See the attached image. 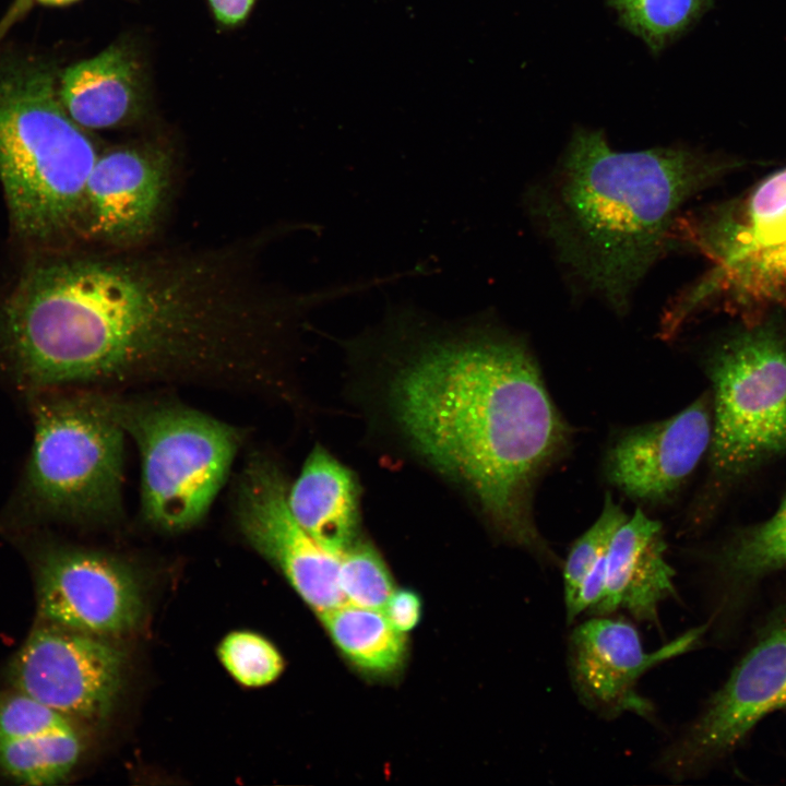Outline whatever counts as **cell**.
<instances>
[{
	"label": "cell",
	"mask_w": 786,
	"mask_h": 786,
	"mask_svg": "<svg viewBox=\"0 0 786 786\" xmlns=\"http://www.w3.org/2000/svg\"><path fill=\"white\" fill-rule=\"evenodd\" d=\"M320 618L334 644L359 669L390 674L402 666L405 639L381 609L345 603Z\"/></svg>",
	"instance_id": "obj_20"
},
{
	"label": "cell",
	"mask_w": 786,
	"mask_h": 786,
	"mask_svg": "<svg viewBox=\"0 0 786 786\" xmlns=\"http://www.w3.org/2000/svg\"><path fill=\"white\" fill-rule=\"evenodd\" d=\"M288 486L275 461L253 454L237 485L236 519L247 541L320 616L346 603L338 582L341 555L324 549L296 522Z\"/></svg>",
	"instance_id": "obj_9"
},
{
	"label": "cell",
	"mask_w": 786,
	"mask_h": 786,
	"mask_svg": "<svg viewBox=\"0 0 786 786\" xmlns=\"http://www.w3.org/2000/svg\"><path fill=\"white\" fill-rule=\"evenodd\" d=\"M95 145L56 97L44 64L0 69V180L17 231L58 236L82 221Z\"/></svg>",
	"instance_id": "obj_4"
},
{
	"label": "cell",
	"mask_w": 786,
	"mask_h": 786,
	"mask_svg": "<svg viewBox=\"0 0 786 786\" xmlns=\"http://www.w3.org/2000/svg\"><path fill=\"white\" fill-rule=\"evenodd\" d=\"M712 438V398L703 395L676 415L630 428L605 458L609 483L631 499L670 500L693 473Z\"/></svg>",
	"instance_id": "obj_13"
},
{
	"label": "cell",
	"mask_w": 786,
	"mask_h": 786,
	"mask_svg": "<svg viewBox=\"0 0 786 786\" xmlns=\"http://www.w3.org/2000/svg\"><path fill=\"white\" fill-rule=\"evenodd\" d=\"M342 344L378 440L443 480L499 540L552 562L533 498L571 429L526 342L489 314L445 321L394 305Z\"/></svg>",
	"instance_id": "obj_2"
},
{
	"label": "cell",
	"mask_w": 786,
	"mask_h": 786,
	"mask_svg": "<svg viewBox=\"0 0 786 786\" xmlns=\"http://www.w3.org/2000/svg\"><path fill=\"white\" fill-rule=\"evenodd\" d=\"M170 175V157L155 146H121L98 155L82 216L87 234L120 247L145 239L162 213Z\"/></svg>",
	"instance_id": "obj_14"
},
{
	"label": "cell",
	"mask_w": 786,
	"mask_h": 786,
	"mask_svg": "<svg viewBox=\"0 0 786 786\" xmlns=\"http://www.w3.org/2000/svg\"><path fill=\"white\" fill-rule=\"evenodd\" d=\"M710 568L712 628L722 624L763 577L786 570V498L772 517L715 552Z\"/></svg>",
	"instance_id": "obj_19"
},
{
	"label": "cell",
	"mask_w": 786,
	"mask_h": 786,
	"mask_svg": "<svg viewBox=\"0 0 786 786\" xmlns=\"http://www.w3.org/2000/svg\"><path fill=\"white\" fill-rule=\"evenodd\" d=\"M60 99L81 127L108 129L130 123L144 107L143 72L131 46L115 44L69 68Z\"/></svg>",
	"instance_id": "obj_18"
},
{
	"label": "cell",
	"mask_w": 786,
	"mask_h": 786,
	"mask_svg": "<svg viewBox=\"0 0 786 786\" xmlns=\"http://www.w3.org/2000/svg\"><path fill=\"white\" fill-rule=\"evenodd\" d=\"M69 726L67 716L20 690L0 698V740L38 736Z\"/></svg>",
	"instance_id": "obj_27"
},
{
	"label": "cell",
	"mask_w": 786,
	"mask_h": 786,
	"mask_svg": "<svg viewBox=\"0 0 786 786\" xmlns=\"http://www.w3.org/2000/svg\"><path fill=\"white\" fill-rule=\"evenodd\" d=\"M37 605L50 623L88 633L116 634L142 615L139 584L121 561L92 550L50 547L37 561Z\"/></svg>",
	"instance_id": "obj_12"
},
{
	"label": "cell",
	"mask_w": 786,
	"mask_h": 786,
	"mask_svg": "<svg viewBox=\"0 0 786 786\" xmlns=\"http://www.w3.org/2000/svg\"><path fill=\"white\" fill-rule=\"evenodd\" d=\"M714 394L710 464L733 477L786 449V344L759 323L734 335L710 361Z\"/></svg>",
	"instance_id": "obj_7"
},
{
	"label": "cell",
	"mask_w": 786,
	"mask_h": 786,
	"mask_svg": "<svg viewBox=\"0 0 786 786\" xmlns=\"http://www.w3.org/2000/svg\"><path fill=\"white\" fill-rule=\"evenodd\" d=\"M627 519L622 507L607 495L599 516L572 544L561 567L565 612L574 604L586 576L607 557L615 533Z\"/></svg>",
	"instance_id": "obj_25"
},
{
	"label": "cell",
	"mask_w": 786,
	"mask_h": 786,
	"mask_svg": "<svg viewBox=\"0 0 786 786\" xmlns=\"http://www.w3.org/2000/svg\"><path fill=\"white\" fill-rule=\"evenodd\" d=\"M243 250L116 253L29 271L7 312L37 385L254 384L298 342L308 302L272 288Z\"/></svg>",
	"instance_id": "obj_1"
},
{
	"label": "cell",
	"mask_w": 786,
	"mask_h": 786,
	"mask_svg": "<svg viewBox=\"0 0 786 786\" xmlns=\"http://www.w3.org/2000/svg\"><path fill=\"white\" fill-rule=\"evenodd\" d=\"M218 654L229 674L247 687H261L274 681L283 671L278 651L264 638L245 631L228 634Z\"/></svg>",
	"instance_id": "obj_26"
},
{
	"label": "cell",
	"mask_w": 786,
	"mask_h": 786,
	"mask_svg": "<svg viewBox=\"0 0 786 786\" xmlns=\"http://www.w3.org/2000/svg\"><path fill=\"white\" fill-rule=\"evenodd\" d=\"M707 631V623H702L647 652L632 622L611 615L592 616L579 623L568 639L567 666L572 689L581 704L602 718L632 713L653 719L654 704L638 691L641 677L692 651Z\"/></svg>",
	"instance_id": "obj_10"
},
{
	"label": "cell",
	"mask_w": 786,
	"mask_h": 786,
	"mask_svg": "<svg viewBox=\"0 0 786 786\" xmlns=\"http://www.w3.org/2000/svg\"><path fill=\"white\" fill-rule=\"evenodd\" d=\"M123 656L88 633L57 624L34 630L10 666L16 690L69 717L99 718L121 686Z\"/></svg>",
	"instance_id": "obj_11"
},
{
	"label": "cell",
	"mask_w": 786,
	"mask_h": 786,
	"mask_svg": "<svg viewBox=\"0 0 786 786\" xmlns=\"http://www.w3.org/2000/svg\"><path fill=\"white\" fill-rule=\"evenodd\" d=\"M81 753L72 726L47 734L0 740V772L17 783L51 785L63 779Z\"/></svg>",
	"instance_id": "obj_21"
},
{
	"label": "cell",
	"mask_w": 786,
	"mask_h": 786,
	"mask_svg": "<svg viewBox=\"0 0 786 786\" xmlns=\"http://www.w3.org/2000/svg\"><path fill=\"white\" fill-rule=\"evenodd\" d=\"M338 582L346 603L366 608H384L394 592L383 558L364 537L341 553Z\"/></svg>",
	"instance_id": "obj_24"
},
{
	"label": "cell",
	"mask_w": 786,
	"mask_h": 786,
	"mask_svg": "<svg viewBox=\"0 0 786 786\" xmlns=\"http://www.w3.org/2000/svg\"><path fill=\"white\" fill-rule=\"evenodd\" d=\"M621 24L654 51L687 29L711 0H607Z\"/></svg>",
	"instance_id": "obj_23"
},
{
	"label": "cell",
	"mask_w": 786,
	"mask_h": 786,
	"mask_svg": "<svg viewBox=\"0 0 786 786\" xmlns=\"http://www.w3.org/2000/svg\"><path fill=\"white\" fill-rule=\"evenodd\" d=\"M97 395L139 449L145 520L166 532L196 525L227 479L240 446L238 430L174 403Z\"/></svg>",
	"instance_id": "obj_6"
},
{
	"label": "cell",
	"mask_w": 786,
	"mask_h": 786,
	"mask_svg": "<svg viewBox=\"0 0 786 786\" xmlns=\"http://www.w3.org/2000/svg\"><path fill=\"white\" fill-rule=\"evenodd\" d=\"M215 19L225 26L240 24L250 13L255 0H209Z\"/></svg>",
	"instance_id": "obj_29"
},
{
	"label": "cell",
	"mask_w": 786,
	"mask_h": 786,
	"mask_svg": "<svg viewBox=\"0 0 786 786\" xmlns=\"http://www.w3.org/2000/svg\"><path fill=\"white\" fill-rule=\"evenodd\" d=\"M383 609L391 624L404 633L418 624L421 616V602L416 593L400 590L391 594Z\"/></svg>",
	"instance_id": "obj_28"
},
{
	"label": "cell",
	"mask_w": 786,
	"mask_h": 786,
	"mask_svg": "<svg viewBox=\"0 0 786 786\" xmlns=\"http://www.w3.org/2000/svg\"><path fill=\"white\" fill-rule=\"evenodd\" d=\"M700 287L706 297L729 293L739 301L786 299V242L752 253L737 263L710 272Z\"/></svg>",
	"instance_id": "obj_22"
},
{
	"label": "cell",
	"mask_w": 786,
	"mask_h": 786,
	"mask_svg": "<svg viewBox=\"0 0 786 786\" xmlns=\"http://www.w3.org/2000/svg\"><path fill=\"white\" fill-rule=\"evenodd\" d=\"M287 504L296 522L333 553L341 555L362 537L358 476L320 443L289 484Z\"/></svg>",
	"instance_id": "obj_17"
},
{
	"label": "cell",
	"mask_w": 786,
	"mask_h": 786,
	"mask_svg": "<svg viewBox=\"0 0 786 786\" xmlns=\"http://www.w3.org/2000/svg\"><path fill=\"white\" fill-rule=\"evenodd\" d=\"M781 707H786V607L766 623L700 713L664 747L655 767L671 781L696 777Z\"/></svg>",
	"instance_id": "obj_8"
},
{
	"label": "cell",
	"mask_w": 786,
	"mask_h": 786,
	"mask_svg": "<svg viewBox=\"0 0 786 786\" xmlns=\"http://www.w3.org/2000/svg\"><path fill=\"white\" fill-rule=\"evenodd\" d=\"M675 243L695 248L726 269L786 242V168L770 175L741 200L698 216L679 217Z\"/></svg>",
	"instance_id": "obj_16"
},
{
	"label": "cell",
	"mask_w": 786,
	"mask_h": 786,
	"mask_svg": "<svg viewBox=\"0 0 786 786\" xmlns=\"http://www.w3.org/2000/svg\"><path fill=\"white\" fill-rule=\"evenodd\" d=\"M729 166L681 146L618 152L582 129L525 205L572 286L626 314L672 247L681 206Z\"/></svg>",
	"instance_id": "obj_3"
},
{
	"label": "cell",
	"mask_w": 786,
	"mask_h": 786,
	"mask_svg": "<svg viewBox=\"0 0 786 786\" xmlns=\"http://www.w3.org/2000/svg\"><path fill=\"white\" fill-rule=\"evenodd\" d=\"M37 1L45 3V4H50V5H62V4L71 3L76 0H37Z\"/></svg>",
	"instance_id": "obj_30"
},
{
	"label": "cell",
	"mask_w": 786,
	"mask_h": 786,
	"mask_svg": "<svg viewBox=\"0 0 786 786\" xmlns=\"http://www.w3.org/2000/svg\"><path fill=\"white\" fill-rule=\"evenodd\" d=\"M34 442L21 500L34 516L121 515L124 438L97 392L46 393L33 406Z\"/></svg>",
	"instance_id": "obj_5"
},
{
	"label": "cell",
	"mask_w": 786,
	"mask_h": 786,
	"mask_svg": "<svg viewBox=\"0 0 786 786\" xmlns=\"http://www.w3.org/2000/svg\"><path fill=\"white\" fill-rule=\"evenodd\" d=\"M662 524L636 509L615 533L606 558L604 593L590 616L619 610L658 624L660 604L676 595Z\"/></svg>",
	"instance_id": "obj_15"
}]
</instances>
